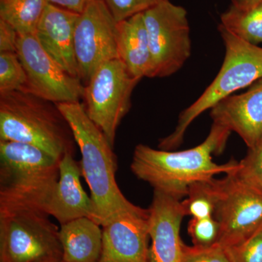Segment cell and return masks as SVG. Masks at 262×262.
<instances>
[{"mask_svg":"<svg viewBox=\"0 0 262 262\" xmlns=\"http://www.w3.org/2000/svg\"></svg>","mask_w":262,"mask_h":262,"instance_id":"31","label":"cell"},{"mask_svg":"<svg viewBox=\"0 0 262 262\" xmlns=\"http://www.w3.org/2000/svg\"><path fill=\"white\" fill-rule=\"evenodd\" d=\"M230 134L225 127L213 123L208 137L192 149L166 151L139 144L134 150L131 171L154 191L180 201L194 183L211 180L217 174L238 168L239 162L234 160L225 164L213 160V154L225 149Z\"/></svg>","mask_w":262,"mask_h":262,"instance_id":"1","label":"cell"},{"mask_svg":"<svg viewBox=\"0 0 262 262\" xmlns=\"http://www.w3.org/2000/svg\"><path fill=\"white\" fill-rule=\"evenodd\" d=\"M48 0H0V20L18 34H35Z\"/></svg>","mask_w":262,"mask_h":262,"instance_id":"19","label":"cell"},{"mask_svg":"<svg viewBox=\"0 0 262 262\" xmlns=\"http://www.w3.org/2000/svg\"><path fill=\"white\" fill-rule=\"evenodd\" d=\"M100 262H148L149 210L134 205L102 227Z\"/></svg>","mask_w":262,"mask_h":262,"instance_id":"12","label":"cell"},{"mask_svg":"<svg viewBox=\"0 0 262 262\" xmlns=\"http://www.w3.org/2000/svg\"><path fill=\"white\" fill-rule=\"evenodd\" d=\"M232 6L238 9L248 10L256 8L262 3V0H231Z\"/></svg>","mask_w":262,"mask_h":262,"instance_id":"30","label":"cell"},{"mask_svg":"<svg viewBox=\"0 0 262 262\" xmlns=\"http://www.w3.org/2000/svg\"><path fill=\"white\" fill-rule=\"evenodd\" d=\"M27 75L17 53H0V96L27 91Z\"/></svg>","mask_w":262,"mask_h":262,"instance_id":"22","label":"cell"},{"mask_svg":"<svg viewBox=\"0 0 262 262\" xmlns=\"http://www.w3.org/2000/svg\"><path fill=\"white\" fill-rule=\"evenodd\" d=\"M61 262H100L103 247L102 227L89 217L61 225Z\"/></svg>","mask_w":262,"mask_h":262,"instance_id":"17","label":"cell"},{"mask_svg":"<svg viewBox=\"0 0 262 262\" xmlns=\"http://www.w3.org/2000/svg\"><path fill=\"white\" fill-rule=\"evenodd\" d=\"M220 25L236 37L257 46L262 42V3L248 10L231 5L221 15Z\"/></svg>","mask_w":262,"mask_h":262,"instance_id":"20","label":"cell"},{"mask_svg":"<svg viewBox=\"0 0 262 262\" xmlns=\"http://www.w3.org/2000/svg\"><path fill=\"white\" fill-rule=\"evenodd\" d=\"M141 79L119 59L105 62L84 86V108L113 146L116 132L131 107L133 91Z\"/></svg>","mask_w":262,"mask_h":262,"instance_id":"7","label":"cell"},{"mask_svg":"<svg viewBox=\"0 0 262 262\" xmlns=\"http://www.w3.org/2000/svg\"><path fill=\"white\" fill-rule=\"evenodd\" d=\"M117 22L144 13L161 0H103Z\"/></svg>","mask_w":262,"mask_h":262,"instance_id":"25","label":"cell"},{"mask_svg":"<svg viewBox=\"0 0 262 262\" xmlns=\"http://www.w3.org/2000/svg\"><path fill=\"white\" fill-rule=\"evenodd\" d=\"M23 92L0 96V140L27 143L61 160L73 153L75 139L56 105Z\"/></svg>","mask_w":262,"mask_h":262,"instance_id":"4","label":"cell"},{"mask_svg":"<svg viewBox=\"0 0 262 262\" xmlns=\"http://www.w3.org/2000/svg\"><path fill=\"white\" fill-rule=\"evenodd\" d=\"M238 170L262 190V137L248 148L247 155L239 162Z\"/></svg>","mask_w":262,"mask_h":262,"instance_id":"27","label":"cell"},{"mask_svg":"<svg viewBox=\"0 0 262 262\" xmlns=\"http://www.w3.org/2000/svg\"><path fill=\"white\" fill-rule=\"evenodd\" d=\"M82 170L73 153H66L59 162V178L49 193L42 211L56 219L60 225L93 214L91 196L81 183Z\"/></svg>","mask_w":262,"mask_h":262,"instance_id":"14","label":"cell"},{"mask_svg":"<svg viewBox=\"0 0 262 262\" xmlns=\"http://www.w3.org/2000/svg\"><path fill=\"white\" fill-rule=\"evenodd\" d=\"M182 262H230L225 248L215 244L208 247L183 246Z\"/></svg>","mask_w":262,"mask_h":262,"instance_id":"26","label":"cell"},{"mask_svg":"<svg viewBox=\"0 0 262 262\" xmlns=\"http://www.w3.org/2000/svg\"><path fill=\"white\" fill-rule=\"evenodd\" d=\"M225 56L220 72L203 94L179 115L175 130L160 141V149L172 151L184 141L188 127L206 110L233 93L262 78V48L246 42L220 25Z\"/></svg>","mask_w":262,"mask_h":262,"instance_id":"5","label":"cell"},{"mask_svg":"<svg viewBox=\"0 0 262 262\" xmlns=\"http://www.w3.org/2000/svg\"><path fill=\"white\" fill-rule=\"evenodd\" d=\"M59 162L32 144L0 140V213L42 211L59 178Z\"/></svg>","mask_w":262,"mask_h":262,"instance_id":"3","label":"cell"},{"mask_svg":"<svg viewBox=\"0 0 262 262\" xmlns=\"http://www.w3.org/2000/svg\"><path fill=\"white\" fill-rule=\"evenodd\" d=\"M48 1L51 4L80 14L85 9L90 2L92 0H48Z\"/></svg>","mask_w":262,"mask_h":262,"instance_id":"29","label":"cell"},{"mask_svg":"<svg viewBox=\"0 0 262 262\" xmlns=\"http://www.w3.org/2000/svg\"><path fill=\"white\" fill-rule=\"evenodd\" d=\"M217 182L218 200L213 215L220 227L217 244L226 248L262 229V190L238 168Z\"/></svg>","mask_w":262,"mask_h":262,"instance_id":"8","label":"cell"},{"mask_svg":"<svg viewBox=\"0 0 262 262\" xmlns=\"http://www.w3.org/2000/svg\"><path fill=\"white\" fill-rule=\"evenodd\" d=\"M117 22L103 0H92L80 13L75 32L78 77L88 83L98 67L118 58Z\"/></svg>","mask_w":262,"mask_h":262,"instance_id":"11","label":"cell"},{"mask_svg":"<svg viewBox=\"0 0 262 262\" xmlns=\"http://www.w3.org/2000/svg\"><path fill=\"white\" fill-rule=\"evenodd\" d=\"M151 58L149 78L175 74L192 52L187 10L161 0L143 13Z\"/></svg>","mask_w":262,"mask_h":262,"instance_id":"9","label":"cell"},{"mask_svg":"<svg viewBox=\"0 0 262 262\" xmlns=\"http://www.w3.org/2000/svg\"><path fill=\"white\" fill-rule=\"evenodd\" d=\"M18 36L13 27L0 20V53H16Z\"/></svg>","mask_w":262,"mask_h":262,"instance_id":"28","label":"cell"},{"mask_svg":"<svg viewBox=\"0 0 262 262\" xmlns=\"http://www.w3.org/2000/svg\"><path fill=\"white\" fill-rule=\"evenodd\" d=\"M80 14L48 3L35 36L51 58L74 77H78L75 32Z\"/></svg>","mask_w":262,"mask_h":262,"instance_id":"16","label":"cell"},{"mask_svg":"<svg viewBox=\"0 0 262 262\" xmlns=\"http://www.w3.org/2000/svg\"><path fill=\"white\" fill-rule=\"evenodd\" d=\"M68 122L80 148L82 177L91 191V220L103 227L134 206L122 194L116 182L117 162L114 147L88 116L80 102L56 103Z\"/></svg>","mask_w":262,"mask_h":262,"instance_id":"2","label":"cell"},{"mask_svg":"<svg viewBox=\"0 0 262 262\" xmlns=\"http://www.w3.org/2000/svg\"><path fill=\"white\" fill-rule=\"evenodd\" d=\"M187 231L192 239L193 246L208 247L218 243L220 227L213 216L204 219L192 218L188 224Z\"/></svg>","mask_w":262,"mask_h":262,"instance_id":"23","label":"cell"},{"mask_svg":"<svg viewBox=\"0 0 262 262\" xmlns=\"http://www.w3.org/2000/svg\"><path fill=\"white\" fill-rule=\"evenodd\" d=\"M59 229L44 212L0 213V262H61Z\"/></svg>","mask_w":262,"mask_h":262,"instance_id":"6","label":"cell"},{"mask_svg":"<svg viewBox=\"0 0 262 262\" xmlns=\"http://www.w3.org/2000/svg\"><path fill=\"white\" fill-rule=\"evenodd\" d=\"M224 248L230 262H262V229L239 244Z\"/></svg>","mask_w":262,"mask_h":262,"instance_id":"24","label":"cell"},{"mask_svg":"<svg viewBox=\"0 0 262 262\" xmlns=\"http://www.w3.org/2000/svg\"><path fill=\"white\" fill-rule=\"evenodd\" d=\"M117 45L119 59L130 73L141 80L149 77L151 58L143 13L117 22Z\"/></svg>","mask_w":262,"mask_h":262,"instance_id":"18","label":"cell"},{"mask_svg":"<svg viewBox=\"0 0 262 262\" xmlns=\"http://www.w3.org/2000/svg\"><path fill=\"white\" fill-rule=\"evenodd\" d=\"M149 210L148 262H182L181 225L186 216L182 201L154 191Z\"/></svg>","mask_w":262,"mask_h":262,"instance_id":"13","label":"cell"},{"mask_svg":"<svg viewBox=\"0 0 262 262\" xmlns=\"http://www.w3.org/2000/svg\"><path fill=\"white\" fill-rule=\"evenodd\" d=\"M186 196L182 201L186 216L194 219L213 216L218 200L217 179L194 183L189 187Z\"/></svg>","mask_w":262,"mask_h":262,"instance_id":"21","label":"cell"},{"mask_svg":"<svg viewBox=\"0 0 262 262\" xmlns=\"http://www.w3.org/2000/svg\"><path fill=\"white\" fill-rule=\"evenodd\" d=\"M17 54L27 75L26 93L55 103L80 102L84 86L45 51L35 34L20 35Z\"/></svg>","mask_w":262,"mask_h":262,"instance_id":"10","label":"cell"},{"mask_svg":"<svg viewBox=\"0 0 262 262\" xmlns=\"http://www.w3.org/2000/svg\"><path fill=\"white\" fill-rule=\"evenodd\" d=\"M213 123L238 134L248 148L262 137V78L244 94L229 96L211 108Z\"/></svg>","mask_w":262,"mask_h":262,"instance_id":"15","label":"cell"}]
</instances>
